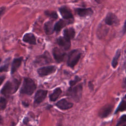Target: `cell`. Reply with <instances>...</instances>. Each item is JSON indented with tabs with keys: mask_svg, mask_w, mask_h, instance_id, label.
I'll return each mask as SVG.
<instances>
[{
	"mask_svg": "<svg viewBox=\"0 0 126 126\" xmlns=\"http://www.w3.org/2000/svg\"><path fill=\"white\" fill-rule=\"evenodd\" d=\"M44 30L45 33L48 35L51 34L54 32L55 29L53 20L48 21L45 23Z\"/></svg>",
	"mask_w": 126,
	"mask_h": 126,
	"instance_id": "e0dca14e",
	"label": "cell"
},
{
	"mask_svg": "<svg viewBox=\"0 0 126 126\" xmlns=\"http://www.w3.org/2000/svg\"><path fill=\"white\" fill-rule=\"evenodd\" d=\"M62 91L60 88H56L53 93L49 95V99L51 101H55L62 94Z\"/></svg>",
	"mask_w": 126,
	"mask_h": 126,
	"instance_id": "ac0fdd59",
	"label": "cell"
},
{
	"mask_svg": "<svg viewBox=\"0 0 126 126\" xmlns=\"http://www.w3.org/2000/svg\"><path fill=\"white\" fill-rule=\"evenodd\" d=\"M82 84H79L74 86L70 87L66 92V95L71 97L74 101L78 102L82 97Z\"/></svg>",
	"mask_w": 126,
	"mask_h": 126,
	"instance_id": "3957f363",
	"label": "cell"
},
{
	"mask_svg": "<svg viewBox=\"0 0 126 126\" xmlns=\"http://www.w3.org/2000/svg\"><path fill=\"white\" fill-rule=\"evenodd\" d=\"M75 32L73 28H66L63 31V35L65 37L71 40L75 36Z\"/></svg>",
	"mask_w": 126,
	"mask_h": 126,
	"instance_id": "d6986e66",
	"label": "cell"
},
{
	"mask_svg": "<svg viewBox=\"0 0 126 126\" xmlns=\"http://www.w3.org/2000/svg\"><path fill=\"white\" fill-rule=\"evenodd\" d=\"M114 109V105L112 104H107L102 106L98 111V116L100 118L103 119L108 117L112 113Z\"/></svg>",
	"mask_w": 126,
	"mask_h": 126,
	"instance_id": "5b68a950",
	"label": "cell"
},
{
	"mask_svg": "<svg viewBox=\"0 0 126 126\" xmlns=\"http://www.w3.org/2000/svg\"><path fill=\"white\" fill-rule=\"evenodd\" d=\"M124 87H125V89L126 90V80L125 81V83H124Z\"/></svg>",
	"mask_w": 126,
	"mask_h": 126,
	"instance_id": "836d02e7",
	"label": "cell"
},
{
	"mask_svg": "<svg viewBox=\"0 0 126 126\" xmlns=\"http://www.w3.org/2000/svg\"><path fill=\"white\" fill-rule=\"evenodd\" d=\"M53 55L54 59L58 63L62 62L65 55V53L58 47H55L53 49Z\"/></svg>",
	"mask_w": 126,
	"mask_h": 126,
	"instance_id": "8fae6325",
	"label": "cell"
},
{
	"mask_svg": "<svg viewBox=\"0 0 126 126\" xmlns=\"http://www.w3.org/2000/svg\"><path fill=\"white\" fill-rule=\"evenodd\" d=\"M94 1L97 3H100L101 2V0H94Z\"/></svg>",
	"mask_w": 126,
	"mask_h": 126,
	"instance_id": "d6a6232c",
	"label": "cell"
},
{
	"mask_svg": "<svg viewBox=\"0 0 126 126\" xmlns=\"http://www.w3.org/2000/svg\"><path fill=\"white\" fill-rule=\"evenodd\" d=\"M20 84V81L15 78L8 80L3 86L0 93L5 96H9L17 92L19 87Z\"/></svg>",
	"mask_w": 126,
	"mask_h": 126,
	"instance_id": "6da1fadb",
	"label": "cell"
},
{
	"mask_svg": "<svg viewBox=\"0 0 126 126\" xmlns=\"http://www.w3.org/2000/svg\"><path fill=\"white\" fill-rule=\"evenodd\" d=\"M59 11L64 19L68 20H72L73 19V16L71 10L67 6H62L59 8Z\"/></svg>",
	"mask_w": 126,
	"mask_h": 126,
	"instance_id": "4fadbf2b",
	"label": "cell"
},
{
	"mask_svg": "<svg viewBox=\"0 0 126 126\" xmlns=\"http://www.w3.org/2000/svg\"><path fill=\"white\" fill-rule=\"evenodd\" d=\"M23 60V57L14 59L12 63L11 68V73L12 74L14 73L20 66Z\"/></svg>",
	"mask_w": 126,
	"mask_h": 126,
	"instance_id": "2e32d148",
	"label": "cell"
},
{
	"mask_svg": "<svg viewBox=\"0 0 126 126\" xmlns=\"http://www.w3.org/2000/svg\"><path fill=\"white\" fill-rule=\"evenodd\" d=\"M89 86L90 89H91L92 90L93 89V84H92V83L91 82H90L89 83Z\"/></svg>",
	"mask_w": 126,
	"mask_h": 126,
	"instance_id": "1f68e13d",
	"label": "cell"
},
{
	"mask_svg": "<svg viewBox=\"0 0 126 126\" xmlns=\"http://www.w3.org/2000/svg\"><path fill=\"white\" fill-rule=\"evenodd\" d=\"M122 32L123 35H124L126 33V20H125V21L124 22Z\"/></svg>",
	"mask_w": 126,
	"mask_h": 126,
	"instance_id": "83f0119b",
	"label": "cell"
},
{
	"mask_svg": "<svg viewBox=\"0 0 126 126\" xmlns=\"http://www.w3.org/2000/svg\"><path fill=\"white\" fill-rule=\"evenodd\" d=\"M121 50L120 49H118L116 53L115 54L112 59V62H111V65L113 68H116L117 66H118V62H119V59L121 56Z\"/></svg>",
	"mask_w": 126,
	"mask_h": 126,
	"instance_id": "ffe728a7",
	"label": "cell"
},
{
	"mask_svg": "<svg viewBox=\"0 0 126 126\" xmlns=\"http://www.w3.org/2000/svg\"><path fill=\"white\" fill-rule=\"evenodd\" d=\"M67 24V23L63 20L61 19L58 21L54 25L55 31L59 32L63 27H64Z\"/></svg>",
	"mask_w": 126,
	"mask_h": 126,
	"instance_id": "44dd1931",
	"label": "cell"
},
{
	"mask_svg": "<svg viewBox=\"0 0 126 126\" xmlns=\"http://www.w3.org/2000/svg\"><path fill=\"white\" fill-rule=\"evenodd\" d=\"M1 121H2V119H1V117H0V124L1 123Z\"/></svg>",
	"mask_w": 126,
	"mask_h": 126,
	"instance_id": "e575fe53",
	"label": "cell"
},
{
	"mask_svg": "<svg viewBox=\"0 0 126 126\" xmlns=\"http://www.w3.org/2000/svg\"><path fill=\"white\" fill-rule=\"evenodd\" d=\"M105 24L108 26H117L119 24V20L117 16L112 12H108L104 19Z\"/></svg>",
	"mask_w": 126,
	"mask_h": 126,
	"instance_id": "ba28073f",
	"label": "cell"
},
{
	"mask_svg": "<svg viewBox=\"0 0 126 126\" xmlns=\"http://www.w3.org/2000/svg\"><path fill=\"white\" fill-rule=\"evenodd\" d=\"M23 41L32 45H35L36 44L35 37L32 33H27L24 34L23 37Z\"/></svg>",
	"mask_w": 126,
	"mask_h": 126,
	"instance_id": "9a60e30c",
	"label": "cell"
},
{
	"mask_svg": "<svg viewBox=\"0 0 126 126\" xmlns=\"http://www.w3.org/2000/svg\"><path fill=\"white\" fill-rule=\"evenodd\" d=\"M56 69L57 68L54 65H48L39 68L37 72L39 76L44 77L54 73Z\"/></svg>",
	"mask_w": 126,
	"mask_h": 126,
	"instance_id": "8992f818",
	"label": "cell"
},
{
	"mask_svg": "<svg viewBox=\"0 0 126 126\" xmlns=\"http://www.w3.org/2000/svg\"><path fill=\"white\" fill-rule=\"evenodd\" d=\"M36 88V84L32 79L26 77L24 79L22 87L20 89V93L27 95H32Z\"/></svg>",
	"mask_w": 126,
	"mask_h": 126,
	"instance_id": "7a4b0ae2",
	"label": "cell"
},
{
	"mask_svg": "<svg viewBox=\"0 0 126 126\" xmlns=\"http://www.w3.org/2000/svg\"></svg>",
	"mask_w": 126,
	"mask_h": 126,
	"instance_id": "f35d334b",
	"label": "cell"
},
{
	"mask_svg": "<svg viewBox=\"0 0 126 126\" xmlns=\"http://www.w3.org/2000/svg\"><path fill=\"white\" fill-rule=\"evenodd\" d=\"M9 63H4L3 65L0 66V72H5L7 71L8 70L9 67Z\"/></svg>",
	"mask_w": 126,
	"mask_h": 126,
	"instance_id": "4316f807",
	"label": "cell"
},
{
	"mask_svg": "<svg viewBox=\"0 0 126 126\" xmlns=\"http://www.w3.org/2000/svg\"><path fill=\"white\" fill-rule=\"evenodd\" d=\"M76 14L81 17L91 16L94 14V11L91 8H77L75 9Z\"/></svg>",
	"mask_w": 126,
	"mask_h": 126,
	"instance_id": "30bf717a",
	"label": "cell"
},
{
	"mask_svg": "<svg viewBox=\"0 0 126 126\" xmlns=\"http://www.w3.org/2000/svg\"><path fill=\"white\" fill-rule=\"evenodd\" d=\"M123 126H126V125H123Z\"/></svg>",
	"mask_w": 126,
	"mask_h": 126,
	"instance_id": "74e56055",
	"label": "cell"
},
{
	"mask_svg": "<svg viewBox=\"0 0 126 126\" xmlns=\"http://www.w3.org/2000/svg\"><path fill=\"white\" fill-rule=\"evenodd\" d=\"M81 80V78L78 77V76H76L75 77V78H74V79L73 80H71L69 81V85H70V87H72V86H75V85L77 84V83L80 81Z\"/></svg>",
	"mask_w": 126,
	"mask_h": 126,
	"instance_id": "d4e9b609",
	"label": "cell"
},
{
	"mask_svg": "<svg viewBox=\"0 0 126 126\" xmlns=\"http://www.w3.org/2000/svg\"><path fill=\"white\" fill-rule=\"evenodd\" d=\"M57 42L59 45L63 47L65 50L69 49L71 47L70 40L65 37L64 36L59 37L57 39Z\"/></svg>",
	"mask_w": 126,
	"mask_h": 126,
	"instance_id": "5bb4252c",
	"label": "cell"
},
{
	"mask_svg": "<svg viewBox=\"0 0 126 126\" xmlns=\"http://www.w3.org/2000/svg\"><path fill=\"white\" fill-rule=\"evenodd\" d=\"M48 92L47 90H38L34 96V104H39L45 99L47 95Z\"/></svg>",
	"mask_w": 126,
	"mask_h": 126,
	"instance_id": "9c48e42d",
	"label": "cell"
},
{
	"mask_svg": "<svg viewBox=\"0 0 126 126\" xmlns=\"http://www.w3.org/2000/svg\"><path fill=\"white\" fill-rule=\"evenodd\" d=\"M124 99H125L126 100V94L125 95V96H124Z\"/></svg>",
	"mask_w": 126,
	"mask_h": 126,
	"instance_id": "d590c367",
	"label": "cell"
},
{
	"mask_svg": "<svg viewBox=\"0 0 126 126\" xmlns=\"http://www.w3.org/2000/svg\"><path fill=\"white\" fill-rule=\"evenodd\" d=\"M45 14L49 18L52 19L51 20H55L57 19L58 15L55 11H46L45 12Z\"/></svg>",
	"mask_w": 126,
	"mask_h": 126,
	"instance_id": "603a6c76",
	"label": "cell"
},
{
	"mask_svg": "<svg viewBox=\"0 0 126 126\" xmlns=\"http://www.w3.org/2000/svg\"><path fill=\"white\" fill-rule=\"evenodd\" d=\"M7 104L6 99L2 97H0V110H3L5 108Z\"/></svg>",
	"mask_w": 126,
	"mask_h": 126,
	"instance_id": "cb8c5ba5",
	"label": "cell"
},
{
	"mask_svg": "<svg viewBox=\"0 0 126 126\" xmlns=\"http://www.w3.org/2000/svg\"><path fill=\"white\" fill-rule=\"evenodd\" d=\"M125 123H126V114L123 115L120 117L118 121L116 126H119Z\"/></svg>",
	"mask_w": 126,
	"mask_h": 126,
	"instance_id": "484cf974",
	"label": "cell"
},
{
	"mask_svg": "<svg viewBox=\"0 0 126 126\" xmlns=\"http://www.w3.org/2000/svg\"><path fill=\"white\" fill-rule=\"evenodd\" d=\"M5 76H4V75L0 76V85H1V84L3 83V81H4V79H5Z\"/></svg>",
	"mask_w": 126,
	"mask_h": 126,
	"instance_id": "f546056e",
	"label": "cell"
},
{
	"mask_svg": "<svg viewBox=\"0 0 126 126\" xmlns=\"http://www.w3.org/2000/svg\"><path fill=\"white\" fill-rule=\"evenodd\" d=\"M5 10V7H0V18L2 16V15L4 14Z\"/></svg>",
	"mask_w": 126,
	"mask_h": 126,
	"instance_id": "f1b7e54d",
	"label": "cell"
},
{
	"mask_svg": "<svg viewBox=\"0 0 126 126\" xmlns=\"http://www.w3.org/2000/svg\"><path fill=\"white\" fill-rule=\"evenodd\" d=\"M56 106L58 108L64 110L70 109L73 107V104L72 103L68 101L66 99L63 98L58 101L56 104Z\"/></svg>",
	"mask_w": 126,
	"mask_h": 126,
	"instance_id": "7c38bea8",
	"label": "cell"
},
{
	"mask_svg": "<svg viewBox=\"0 0 126 126\" xmlns=\"http://www.w3.org/2000/svg\"><path fill=\"white\" fill-rule=\"evenodd\" d=\"M28 122H29V119H28V118H25L24 119L23 122H24V123H25V124H27Z\"/></svg>",
	"mask_w": 126,
	"mask_h": 126,
	"instance_id": "4dcf8cb0",
	"label": "cell"
},
{
	"mask_svg": "<svg viewBox=\"0 0 126 126\" xmlns=\"http://www.w3.org/2000/svg\"><path fill=\"white\" fill-rule=\"evenodd\" d=\"M82 55V53L78 49H75L70 51L68 55L67 60V64L71 68H74L80 60Z\"/></svg>",
	"mask_w": 126,
	"mask_h": 126,
	"instance_id": "277c9868",
	"label": "cell"
},
{
	"mask_svg": "<svg viewBox=\"0 0 126 126\" xmlns=\"http://www.w3.org/2000/svg\"><path fill=\"white\" fill-rule=\"evenodd\" d=\"M126 110V100L123 99L119 103L118 107L115 111V114H117L118 112H122Z\"/></svg>",
	"mask_w": 126,
	"mask_h": 126,
	"instance_id": "7402d4cb",
	"label": "cell"
},
{
	"mask_svg": "<svg viewBox=\"0 0 126 126\" xmlns=\"http://www.w3.org/2000/svg\"><path fill=\"white\" fill-rule=\"evenodd\" d=\"M1 59H0V63L1 62Z\"/></svg>",
	"mask_w": 126,
	"mask_h": 126,
	"instance_id": "8d00e7d4",
	"label": "cell"
},
{
	"mask_svg": "<svg viewBox=\"0 0 126 126\" xmlns=\"http://www.w3.org/2000/svg\"><path fill=\"white\" fill-rule=\"evenodd\" d=\"M52 59L48 52H45L43 54L37 56L34 61L35 64L38 65H44L51 63Z\"/></svg>",
	"mask_w": 126,
	"mask_h": 126,
	"instance_id": "52a82bcc",
	"label": "cell"
}]
</instances>
